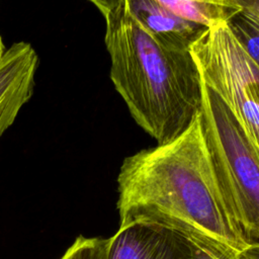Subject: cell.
Here are the masks:
<instances>
[{"instance_id":"obj_2","label":"cell","mask_w":259,"mask_h":259,"mask_svg":"<svg viewBox=\"0 0 259 259\" xmlns=\"http://www.w3.org/2000/svg\"><path fill=\"white\" fill-rule=\"evenodd\" d=\"M110 79L134 118L157 144L180 135L199 112L201 79L189 50L145 31L123 0L104 16Z\"/></svg>"},{"instance_id":"obj_4","label":"cell","mask_w":259,"mask_h":259,"mask_svg":"<svg viewBox=\"0 0 259 259\" xmlns=\"http://www.w3.org/2000/svg\"><path fill=\"white\" fill-rule=\"evenodd\" d=\"M201 81L259 147V67L226 22L206 27L189 48Z\"/></svg>"},{"instance_id":"obj_5","label":"cell","mask_w":259,"mask_h":259,"mask_svg":"<svg viewBox=\"0 0 259 259\" xmlns=\"http://www.w3.org/2000/svg\"><path fill=\"white\" fill-rule=\"evenodd\" d=\"M106 259H193V246L170 229L132 222L107 239Z\"/></svg>"},{"instance_id":"obj_10","label":"cell","mask_w":259,"mask_h":259,"mask_svg":"<svg viewBox=\"0 0 259 259\" xmlns=\"http://www.w3.org/2000/svg\"><path fill=\"white\" fill-rule=\"evenodd\" d=\"M192 246H193V259H258V257L247 258V257H240L232 254L219 252L198 243H192Z\"/></svg>"},{"instance_id":"obj_7","label":"cell","mask_w":259,"mask_h":259,"mask_svg":"<svg viewBox=\"0 0 259 259\" xmlns=\"http://www.w3.org/2000/svg\"><path fill=\"white\" fill-rule=\"evenodd\" d=\"M130 14L151 36L174 49L189 50L206 28L186 20L158 0H123Z\"/></svg>"},{"instance_id":"obj_6","label":"cell","mask_w":259,"mask_h":259,"mask_svg":"<svg viewBox=\"0 0 259 259\" xmlns=\"http://www.w3.org/2000/svg\"><path fill=\"white\" fill-rule=\"evenodd\" d=\"M37 67L38 56L25 41L13 44L0 58V137L31 98Z\"/></svg>"},{"instance_id":"obj_3","label":"cell","mask_w":259,"mask_h":259,"mask_svg":"<svg viewBox=\"0 0 259 259\" xmlns=\"http://www.w3.org/2000/svg\"><path fill=\"white\" fill-rule=\"evenodd\" d=\"M199 115L212 167L245 242L259 248V147L230 108L201 81Z\"/></svg>"},{"instance_id":"obj_1","label":"cell","mask_w":259,"mask_h":259,"mask_svg":"<svg viewBox=\"0 0 259 259\" xmlns=\"http://www.w3.org/2000/svg\"><path fill=\"white\" fill-rule=\"evenodd\" d=\"M119 226L170 229L192 243L240 257H258L243 239L215 176L199 112L176 138L122 161L117 175Z\"/></svg>"},{"instance_id":"obj_8","label":"cell","mask_w":259,"mask_h":259,"mask_svg":"<svg viewBox=\"0 0 259 259\" xmlns=\"http://www.w3.org/2000/svg\"><path fill=\"white\" fill-rule=\"evenodd\" d=\"M178 16L209 27L228 22L241 9V0H158Z\"/></svg>"},{"instance_id":"obj_11","label":"cell","mask_w":259,"mask_h":259,"mask_svg":"<svg viewBox=\"0 0 259 259\" xmlns=\"http://www.w3.org/2000/svg\"><path fill=\"white\" fill-rule=\"evenodd\" d=\"M90 1L103 15H107L119 2V0H88Z\"/></svg>"},{"instance_id":"obj_12","label":"cell","mask_w":259,"mask_h":259,"mask_svg":"<svg viewBox=\"0 0 259 259\" xmlns=\"http://www.w3.org/2000/svg\"><path fill=\"white\" fill-rule=\"evenodd\" d=\"M5 50H6V48H5V46H4V44H3V40H2V37H1V35H0V58L3 56V54H4V52H5Z\"/></svg>"},{"instance_id":"obj_9","label":"cell","mask_w":259,"mask_h":259,"mask_svg":"<svg viewBox=\"0 0 259 259\" xmlns=\"http://www.w3.org/2000/svg\"><path fill=\"white\" fill-rule=\"evenodd\" d=\"M107 239L78 236L61 259H106Z\"/></svg>"}]
</instances>
